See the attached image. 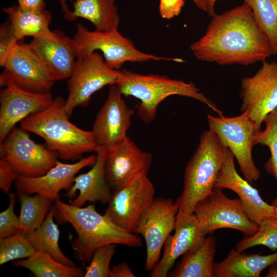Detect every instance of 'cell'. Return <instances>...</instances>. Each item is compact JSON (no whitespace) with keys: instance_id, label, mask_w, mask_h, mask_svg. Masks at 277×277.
I'll return each mask as SVG.
<instances>
[{"instance_id":"ffe728a7","label":"cell","mask_w":277,"mask_h":277,"mask_svg":"<svg viewBox=\"0 0 277 277\" xmlns=\"http://www.w3.org/2000/svg\"><path fill=\"white\" fill-rule=\"evenodd\" d=\"M96 155H92L67 164L56 162L54 167L43 175L30 177L19 175L15 182L17 192L26 194H39L54 202L59 199L60 192L68 191L74 183L76 174L85 167L92 166Z\"/></svg>"},{"instance_id":"52a82bcc","label":"cell","mask_w":277,"mask_h":277,"mask_svg":"<svg viewBox=\"0 0 277 277\" xmlns=\"http://www.w3.org/2000/svg\"><path fill=\"white\" fill-rule=\"evenodd\" d=\"M122 76V71L110 67L103 56L96 51L77 56L67 82L65 109L68 116H71L75 108L87 106L92 95L104 87L116 85Z\"/></svg>"},{"instance_id":"ac0fdd59","label":"cell","mask_w":277,"mask_h":277,"mask_svg":"<svg viewBox=\"0 0 277 277\" xmlns=\"http://www.w3.org/2000/svg\"><path fill=\"white\" fill-rule=\"evenodd\" d=\"M234 159L231 151L225 147L224 160L214 188L228 189L235 192L248 217L258 225L265 219L273 218L274 206L263 200L258 189L241 176L236 170Z\"/></svg>"},{"instance_id":"d4e9b609","label":"cell","mask_w":277,"mask_h":277,"mask_svg":"<svg viewBox=\"0 0 277 277\" xmlns=\"http://www.w3.org/2000/svg\"><path fill=\"white\" fill-rule=\"evenodd\" d=\"M216 239L208 236L183 255L180 263L170 270V277H214L213 265Z\"/></svg>"},{"instance_id":"b9f144b4","label":"cell","mask_w":277,"mask_h":277,"mask_svg":"<svg viewBox=\"0 0 277 277\" xmlns=\"http://www.w3.org/2000/svg\"><path fill=\"white\" fill-rule=\"evenodd\" d=\"M267 277H277V264L270 266L269 271L266 274Z\"/></svg>"},{"instance_id":"484cf974","label":"cell","mask_w":277,"mask_h":277,"mask_svg":"<svg viewBox=\"0 0 277 277\" xmlns=\"http://www.w3.org/2000/svg\"><path fill=\"white\" fill-rule=\"evenodd\" d=\"M3 10L8 16L12 31L19 41L27 36H41L51 31L49 25L52 15L49 10L29 11L18 5L3 7Z\"/></svg>"},{"instance_id":"836d02e7","label":"cell","mask_w":277,"mask_h":277,"mask_svg":"<svg viewBox=\"0 0 277 277\" xmlns=\"http://www.w3.org/2000/svg\"><path fill=\"white\" fill-rule=\"evenodd\" d=\"M116 245L109 244L96 248L93 253L89 265L86 268L84 276H109L110 264L115 253Z\"/></svg>"},{"instance_id":"ee69618b","label":"cell","mask_w":277,"mask_h":277,"mask_svg":"<svg viewBox=\"0 0 277 277\" xmlns=\"http://www.w3.org/2000/svg\"><path fill=\"white\" fill-rule=\"evenodd\" d=\"M57 1L60 4L62 7V9L64 12V13L69 12L70 9H69L68 6L66 4L67 0H57Z\"/></svg>"},{"instance_id":"f35d334b","label":"cell","mask_w":277,"mask_h":277,"mask_svg":"<svg viewBox=\"0 0 277 277\" xmlns=\"http://www.w3.org/2000/svg\"><path fill=\"white\" fill-rule=\"evenodd\" d=\"M109 276L135 277L136 275L126 262H122L111 268Z\"/></svg>"},{"instance_id":"f1b7e54d","label":"cell","mask_w":277,"mask_h":277,"mask_svg":"<svg viewBox=\"0 0 277 277\" xmlns=\"http://www.w3.org/2000/svg\"><path fill=\"white\" fill-rule=\"evenodd\" d=\"M21 204L18 216V230L26 235L36 230L43 222L53 202L39 194L17 192Z\"/></svg>"},{"instance_id":"d6a6232c","label":"cell","mask_w":277,"mask_h":277,"mask_svg":"<svg viewBox=\"0 0 277 277\" xmlns=\"http://www.w3.org/2000/svg\"><path fill=\"white\" fill-rule=\"evenodd\" d=\"M258 245L265 246L273 251L277 250V220L266 219L259 224L257 232L250 236H246L240 241L235 248L244 250Z\"/></svg>"},{"instance_id":"5bb4252c","label":"cell","mask_w":277,"mask_h":277,"mask_svg":"<svg viewBox=\"0 0 277 277\" xmlns=\"http://www.w3.org/2000/svg\"><path fill=\"white\" fill-rule=\"evenodd\" d=\"M0 74V85L10 81L18 87L33 92H50L55 81L44 64L29 48L18 43L13 49Z\"/></svg>"},{"instance_id":"d590c367","label":"cell","mask_w":277,"mask_h":277,"mask_svg":"<svg viewBox=\"0 0 277 277\" xmlns=\"http://www.w3.org/2000/svg\"><path fill=\"white\" fill-rule=\"evenodd\" d=\"M19 43L11 28L9 22L0 26V66L3 67L9 55Z\"/></svg>"},{"instance_id":"9c48e42d","label":"cell","mask_w":277,"mask_h":277,"mask_svg":"<svg viewBox=\"0 0 277 277\" xmlns=\"http://www.w3.org/2000/svg\"><path fill=\"white\" fill-rule=\"evenodd\" d=\"M207 120L210 130L229 148L238 161L240 171L251 184L257 181L260 172L252 155L254 124L248 112L234 117L215 116L209 114Z\"/></svg>"},{"instance_id":"8d00e7d4","label":"cell","mask_w":277,"mask_h":277,"mask_svg":"<svg viewBox=\"0 0 277 277\" xmlns=\"http://www.w3.org/2000/svg\"><path fill=\"white\" fill-rule=\"evenodd\" d=\"M19 175L14 168L6 161L0 159V188L4 193H10L12 185Z\"/></svg>"},{"instance_id":"30bf717a","label":"cell","mask_w":277,"mask_h":277,"mask_svg":"<svg viewBox=\"0 0 277 277\" xmlns=\"http://www.w3.org/2000/svg\"><path fill=\"white\" fill-rule=\"evenodd\" d=\"M0 156L10 163L19 175L36 177L54 167L56 152L33 141L27 131L14 127L0 143Z\"/></svg>"},{"instance_id":"4fadbf2b","label":"cell","mask_w":277,"mask_h":277,"mask_svg":"<svg viewBox=\"0 0 277 277\" xmlns=\"http://www.w3.org/2000/svg\"><path fill=\"white\" fill-rule=\"evenodd\" d=\"M240 97V111L248 112L255 132L260 130L265 117L277 107V62L264 61L254 75L244 77Z\"/></svg>"},{"instance_id":"60d3db41","label":"cell","mask_w":277,"mask_h":277,"mask_svg":"<svg viewBox=\"0 0 277 277\" xmlns=\"http://www.w3.org/2000/svg\"><path fill=\"white\" fill-rule=\"evenodd\" d=\"M216 1V0H206V12L211 17L216 14L214 11V4Z\"/></svg>"},{"instance_id":"ba28073f","label":"cell","mask_w":277,"mask_h":277,"mask_svg":"<svg viewBox=\"0 0 277 277\" xmlns=\"http://www.w3.org/2000/svg\"><path fill=\"white\" fill-rule=\"evenodd\" d=\"M193 213L205 236L222 228L239 230L245 236H250L259 228V225L247 216L241 200L228 197L220 188H214L199 201Z\"/></svg>"},{"instance_id":"4dcf8cb0","label":"cell","mask_w":277,"mask_h":277,"mask_svg":"<svg viewBox=\"0 0 277 277\" xmlns=\"http://www.w3.org/2000/svg\"><path fill=\"white\" fill-rule=\"evenodd\" d=\"M263 122L265 128L254 132L253 144L268 147L270 156L265 163L264 168L269 174L275 178L277 184V107L265 117ZM271 205H277V195Z\"/></svg>"},{"instance_id":"cb8c5ba5","label":"cell","mask_w":277,"mask_h":277,"mask_svg":"<svg viewBox=\"0 0 277 277\" xmlns=\"http://www.w3.org/2000/svg\"><path fill=\"white\" fill-rule=\"evenodd\" d=\"M115 1L75 0L72 10L64 13V17L68 21L78 18L86 19L97 31L118 30L120 20Z\"/></svg>"},{"instance_id":"7bdbcfd3","label":"cell","mask_w":277,"mask_h":277,"mask_svg":"<svg viewBox=\"0 0 277 277\" xmlns=\"http://www.w3.org/2000/svg\"><path fill=\"white\" fill-rule=\"evenodd\" d=\"M192 1L197 7L206 12V0H192Z\"/></svg>"},{"instance_id":"74e56055","label":"cell","mask_w":277,"mask_h":277,"mask_svg":"<svg viewBox=\"0 0 277 277\" xmlns=\"http://www.w3.org/2000/svg\"><path fill=\"white\" fill-rule=\"evenodd\" d=\"M185 5V0H160L159 13L165 19L179 15Z\"/></svg>"},{"instance_id":"8992f818","label":"cell","mask_w":277,"mask_h":277,"mask_svg":"<svg viewBox=\"0 0 277 277\" xmlns=\"http://www.w3.org/2000/svg\"><path fill=\"white\" fill-rule=\"evenodd\" d=\"M76 56L100 50L106 64L118 70L127 62H144L149 61L182 62L181 59L157 56L138 50L133 42L123 36L118 30L90 31L81 24L76 26L72 38Z\"/></svg>"},{"instance_id":"44dd1931","label":"cell","mask_w":277,"mask_h":277,"mask_svg":"<svg viewBox=\"0 0 277 277\" xmlns=\"http://www.w3.org/2000/svg\"><path fill=\"white\" fill-rule=\"evenodd\" d=\"M174 233L170 235L164 245L163 256L154 265L150 277H166L176 260L205 238L200 223L194 214L178 213Z\"/></svg>"},{"instance_id":"e0dca14e","label":"cell","mask_w":277,"mask_h":277,"mask_svg":"<svg viewBox=\"0 0 277 277\" xmlns=\"http://www.w3.org/2000/svg\"><path fill=\"white\" fill-rule=\"evenodd\" d=\"M27 44L55 82L70 77L77 58L72 38L61 31L51 30Z\"/></svg>"},{"instance_id":"8fae6325","label":"cell","mask_w":277,"mask_h":277,"mask_svg":"<svg viewBox=\"0 0 277 277\" xmlns=\"http://www.w3.org/2000/svg\"><path fill=\"white\" fill-rule=\"evenodd\" d=\"M154 187L146 175H141L116 189L104 215L120 227L133 232L144 211L154 200Z\"/></svg>"},{"instance_id":"3957f363","label":"cell","mask_w":277,"mask_h":277,"mask_svg":"<svg viewBox=\"0 0 277 277\" xmlns=\"http://www.w3.org/2000/svg\"><path fill=\"white\" fill-rule=\"evenodd\" d=\"M65 100L53 99L46 109L32 114L20 122L21 128L44 140L46 146L65 161H78L84 153L98 149L91 131L72 123L65 109Z\"/></svg>"},{"instance_id":"5b68a950","label":"cell","mask_w":277,"mask_h":277,"mask_svg":"<svg viewBox=\"0 0 277 277\" xmlns=\"http://www.w3.org/2000/svg\"><path fill=\"white\" fill-rule=\"evenodd\" d=\"M224 156L225 147L216 134L205 131L185 169L183 190L175 201L178 213H193L195 205L211 193Z\"/></svg>"},{"instance_id":"1f68e13d","label":"cell","mask_w":277,"mask_h":277,"mask_svg":"<svg viewBox=\"0 0 277 277\" xmlns=\"http://www.w3.org/2000/svg\"><path fill=\"white\" fill-rule=\"evenodd\" d=\"M35 251L26 235L19 231L13 235L0 238L1 265L13 260L27 258Z\"/></svg>"},{"instance_id":"277c9868","label":"cell","mask_w":277,"mask_h":277,"mask_svg":"<svg viewBox=\"0 0 277 277\" xmlns=\"http://www.w3.org/2000/svg\"><path fill=\"white\" fill-rule=\"evenodd\" d=\"M123 76L116 85L123 95L133 96L140 100L136 109L138 117L150 124L155 118L157 108L165 98L172 95L197 100L223 116V112L192 82L174 80L159 74L143 75L123 69Z\"/></svg>"},{"instance_id":"6da1fadb","label":"cell","mask_w":277,"mask_h":277,"mask_svg":"<svg viewBox=\"0 0 277 277\" xmlns=\"http://www.w3.org/2000/svg\"><path fill=\"white\" fill-rule=\"evenodd\" d=\"M199 60L249 65L272 55L266 36L246 3L212 17L205 34L190 45Z\"/></svg>"},{"instance_id":"f546056e","label":"cell","mask_w":277,"mask_h":277,"mask_svg":"<svg viewBox=\"0 0 277 277\" xmlns=\"http://www.w3.org/2000/svg\"><path fill=\"white\" fill-rule=\"evenodd\" d=\"M251 8L259 27L277 54V0H244Z\"/></svg>"},{"instance_id":"83f0119b","label":"cell","mask_w":277,"mask_h":277,"mask_svg":"<svg viewBox=\"0 0 277 277\" xmlns=\"http://www.w3.org/2000/svg\"><path fill=\"white\" fill-rule=\"evenodd\" d=\"M14 265L28 269L37 277H81L85 273L81 267L64 264L49 254L39 251L16 261Z\"/></svg>"},{"instance_id":"603a6c76","label":"cell","mask_w":277,"mask_h":277,"mask_svg":"<svg viewBox=\"0 0 277 277\" xmlns=\"http://www.w3.org/2000/svg\"><path fill=\"white\" fill-rule=\"evenodd\" d=\"M277 264V251L266 255L247 254L235 248L226 258L213 265L214 277H259L268 267Z\"/></svg>"},{"instance_id":"7402d4cb","label":"cell","mask_w":277,"mask_h":277,"mask_svg":"<svg viewBox=\"0 0 277 277\" xmlns=\"http://www.w3.org/2000/svg\"><path fill=\"white\" fill-rule=\"evenodd\" d=\"M96 152V160L92 168L75 177L73 185L65 195L72 199L78 191L77 197L70 203L73 206L82 207L87 202L108 204L111 198L112 193L105 174L107 150L99 147Z\"/></svg>"},{"instance_id":"7c38bea8","label":"cell","mask_w":277,"mask_h":277,"mask_svg":"<svg viewBox=\"0 0 277 277\" xmlns=\"http://www.w3.org/2000/svg\"><path fill=\"white\" fill-rule=\"evenodd\" d=\"M178 207L172 199L159 197L140 217L133 231L141 234L146 245L145 268L149 271L160 260L163 247L174 230Z\"/></svg>"},{"instance_id":"4316f807","label":"cell","mask_w":277,"mask_h":277,"mask_svg":"<svg viewBox=\"0 0 277 277\" xmlns=\"http://www.w3.org/2000/svg\"><path fill=\"white\" fill-rule=\"evenodd\" d=\"M55 214L56 209L52 206L42 224L34 231L26 235V237L36 251L48 253L62 263L75 266L74 262L60 248V231L54 221Z\"/></svg>"},{"instance_id":"e575fe53","label":"cell","mask_w":277,"mask_h":277,"mask_svg":"<svg viewBox=\"0 0 277 277\" xmlns=\"http://www.w3.org/2000/svg\"><path fill=\"white\" fill-rule=\"evenodd\" d=\"M8 195L9 205L0 213V238L13 235L18 230V217L14 212L16 197L14 193L10 192Z\"/></svg>"},{"instance_id":"2e32d148","label":"cell","mask_w":277,"mask_h":277,"mask_svg":"<svg viewBox=\"0 0 277 277\" xmlns=\"http://www.w3.org/2000/svg\"><path fill=\"white\" fill-rule=\"evenodd\" d=\"M0 92V143L15 125L47 108L53 102L50 92L36 93L23 89L9 81Z\"/></svg>"},{"instance_id":"f6af8a7d","label":"cell","mask_w":277,"mask_h":277,"mask_svg":"<svg viewBox=\"0 0 277 277\" xmlns=\"http://www.w3.org/2000/svg\"><path fill=\"white\" fill-rule=\"evenodd\" d=\"M273 219L277 220V205L274 206V215Z\"/></svg>"},{"instance_id":"ab89813d","label":"cell","mask_w":277,"mask_h":277,"mask_svg":"<svg viewBox=\"0 0 277 277\" xmlns=\"http://www.w3.org/2000/svg\"><path fill=\"white\" fill-rule=\"evenodd\" d=\"M18 6L23 9L29 11H41L45 9L44 0H16Z\"/></svg>"},{"instance_id":"d6986e66","label":"cell","mask_w":277,"mask_h":277,"mask_svg":"<svg viewBox=\"0 0 277 277\" xmlns=\"http://www.w3.org/2000/svg\"><path fill=\"white\" fill-rule=\"evenodd\" d=\"M152 163V155L141 150L129 137L115 148L107 150L105 174L111 189L127 184L141 175H146Z\"/></svg>"},{"instance_id":"7a4b0ae2","label":"cell","mask_w":277,"mask_h":277,"mask_svg":"<svg viewBox=\"0 0 277 277\" xmlns=\"http://www.w3.org/2000/svg\"><path fill=\"white\" fill-rule=\"evenodd\" d=\"M56 214L70 223L77 237L71 242L72 248L83 265L89 263L94 251L109 244L140 247L142 241L138 234L120 227L106 216L101 215L93 205L85 207L73 206L60 199L54 202Z\"/></svg>"},{"instance_id":"9a60e30c","label":"cell","mask_w":277,"mask_h":277,"mask_svg":"<svg viewBox=\"0 0 277 277\" xmlns=\"http://www.w3.org/2000/svg\"><path fill=\"white\" fill-rule=\"evenodd\" d=\"M133 114L116 85H110L91 130L98 148L109 150L122 143L127 137Z\"/></svg>"}]
</instances>
